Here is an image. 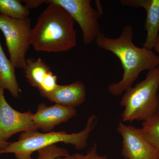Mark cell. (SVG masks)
<instances>
[{"label":"cell","mask_w":159,"mask_h":159,"mask_svg":"<svg viewBox=\"0 0 159 159\" xmlns=\"http://www.w3.org/2000/svg\"><path fill=\"white\" fill-rule=\"evenodd\" d=\"M42 96L51 102L75 108L85 102L86 87L81 81H76L67 85H58L54 91Z\"/></svg>","instance_id":"obj_11"},{"label":"cell","mask_w":159,"mask_h":159,"mask_svg":"<svg viewBox=\"0 0 159 159\" xmlns=\"http://www.w3.org/2000/svg\"><path fill=\"white\" fill-rule=\"evenodd\" d=\"M0 14L14 19L29 17L30 11L19 0H0Z\"/></svg>","instance_id":"obj_14"},{"label":"cell","mask_w":159,"mask_h":159,"mask_svg":"<svg viewBox=\"0 0 159 159\" xmlns=\"http://www.w3.org/2000/svg\"><path fill=\"white\" fill-rule=\"evenodd\" d=\"M38 156L36 159H57L59 157L66 156L70 154L66 148L53 145L45 147L37 151ZM29 159H33L30 158Z\"/></svg>","instance_id":"obj_16"},{"label":"cell","mask_w":159,"mask_h":159,"mask_svg":"<svg viewBox=\"0 0 159 159\" xmlns=\"http://www.w3.org/2000/svg\"><path fill=\"white\" fill-rule=\"evenodd\" d=\"M97 122V117L92 115L88 119L85 128L76 133L68 134L64 131L45 133L37 130L23 132L16 142L9 143L0 150V154L13 153L17 159H29L34 152L60 142L74 145L78 150L82 149L86 147L89 136Z\"/></svg>","instance_id":"obj_3"},{"label":"cell","mask_w":159,"mask_h":159,"mask_svg":"<svg viewBox=\"0 0 159 159\" xmlns=\"http://www.w3.org/2000/svg\"><path fill=\"white\" fill-rule=\"evenodd\" d=\"M117 131L122 138V155L126 159H159V153L141 128L119 122Z\"/></svg>","instance_id":"obj_7"},{"label":"cell","mask_w":159,"mask_h":159,"mask_svg":"<svg viewBox=\"0 0 159 159\" xmlns=\"http://www.w3.org/2000/svg\"><path fill=\"white\" fill-rule=\"evenodd\" d=\"M62 7L75 21L82 31L83 41L89 45L95 40L100 31L99 22L102 13L91 6L90 0H45Z\"/></svg>","instance_id":"obj_6"},{"label":"cell","mask_w":159,"mask_h":159,"mask_svg":"<svg viewBox=\"0 0 159 159\" xmlns=\"http://www.w3.org/2000/svg\"><path fill=\"white\" fill-rule=\"evenodd\" d=\"M58 85L57 83V76L51 71L48 74L38 90L41 95H43L54 91Z\"/></svg>","instance_id":"obj_18"},{"label":"cell","mask_w":159,"mask_h":159,"mask_svg":"<svg viewBox=\"0 0 159 159\" xmlns=\"http://www.w3.org/2000/svg\"><path fill=\"white\" fill-rule=\"evenodd\" d=\"M15 69L6 56L0 42V88L8 90L12 97L19 98L21 90L16 76Z\"/></svg>","instance_id":"obj_12"},{"label":"cell","mask_w":159,"mask_h":159,"mask_svg":"<svg viewBox=\"0 0 159 159\" xmlns=\"http://www.w3.org/2000/svg\"><path fill=\"white\" fill-rule=\"evenodd\" d=\"M45 0H25V6L28 9H35L45 3Z\"/></svg>","instance_id":"obj_19"},{"label":"cell","mask_w":159,"mask_h":159,"mask_svg":"<svg viewBox=\"0 0 159 159\" xmlns=\"http://www.w3.org/2000/svg\"><path fill=\"white\" fill-rule=\"evenodd\" d=\"M48 4L32 28L31 45L39 52L68 51L77 45L74 20L61 6Z\"/></svg>","instance_id":"obj_2"},{"label":"cell","mask_w":159,"mask_h":159,"mask_svg":"<svg viewBox=\"0 0 159 159\" xmlns=\"http://www.w3.org/2000/svg\"><path fill=\"white\" fill-rule=\"evenodd\" d=\"M31 20L14 19L0 14V31L2 32L9 55L15 68L23 69L26 55L31 45Z\"/></svg>","instance_id":"obj_5"},{"label":"cell","mask_w":159,"mask_h":159,"mask_svg":"<svg viewBox=\"0 0 159 159\" xmlns=\"http://www.w3.org/2000/svg\"><path fill=\"white\" fill-rule=\"evenodd\" d=\"M142 133L159 153V115L155 114L143 121Z\"/></svg>","instance_id":"obj_15"},{"label":"cell","mask_w":159,"mask_h":159,"mask_svg":"<svg viewBox=\"0 0 159 159\" xmlns=\"http://www.w3.org/2000/svg\"><path fill=\"white\" fill-rule=\"evenodd\" d=\"M9 143H10L9 142L3 141V140L0 138V150L4 149V148L7 147V146L9 145Z\"/></svg>","instance_id":"obj_20"},{"label":"cell","mask_w":159,"mask_h":159,"mask_svg":"<svg viewBox=\"0 0 159 159\" xmlns=\"http://www.w3.org/2000/svg\"><path fill=\"white\" fill-rule=\"evenodd\" d=\"M120 2L124 6L145 9L147 36L143 47L152 50L159 34V0H121Z\"/></svg>","instance_id":"obj_10"},{"label":"cell","mask_w":159,"mask_h":159,"mask_svg":"<svg viewBox=\"0 0 159 159\" xmlns=\"http://www.w3.org/2000/svg\"><path fill=\"white\" fill-rule=\"evenodd\" d=\"M106 156H100L97 152V145L96 143L94 144L87 153L85 155L76 153L66 156L59 157L57 159H107Z\"/></svg>","instance_id":"obj_17"},{"label":"cell","mask_w":159,"mask_h":159,"mask_svg":"<svg viewBox=\"0 0 159 159\" xmlns=\"http://www.w3.org/2000/svg\"><path fill=\"white\" fill-rule=\"evenodd\" d=\"M157 114L159 115V89L158 93V106L157 109Z\"/></svg>","instance_id":"obj_22"},{"label":"cell","mask_w":159,"mask_h":159,"mask_svg":"<svg viewBox=\"0 0 159 159\" xmlns=\"http://www.w3.org/2000/svg\"><path fill=\"white\" fill-rule=\"evenodd\" d=\"M77 115L75 108L55 103L48 106L45 103L38 105L37 111L32 116V120L37 129L51 132L61 123L67 122Z\"/></svg>","instance_id":"obj_9"},{"label":"cell","mask_w":159,"mask_h":159,"mask_svg":"<svg viewBox=\"0 0 159 159\" xmlns=\"http://www.w3.org/2000/svg\"><path fill=\"white\" fill-rule=\"evenodd\" d=\"M153 49H154L155 51L157 53L158 56L159 57V34L158 36L157 39L156 41V42L155 43V44L154 47ZM159 68V65L158 66Z\"/></svg>","instance_id":"obj_21"},{"label":"cell","mask_w":159,"mask_h":159,"mask_svg":"<svg viewBox=\"0 0 159 159\" xmlns=\"http://www.w3.org/2000/svg\"><path fill=\"white\" fill-rule=\"evenodd\" d=\"M159 89V68L149 71L145 79L124 92L120 102L124 107L123 122L147 120L157 113Z\"/></svg>","instance_id":"obj_4"},{"label":"cell","mask_w":159,"mask_h":159,"mask_svg":"<svg viewBox=\"0 0 159 159\" xmlns=\"http://www.w3.org/2000/svg\"><path fill=\"white\" fill-rule=\"evenodd\" d=\"M133 35L132 27L126 25L118 37L111 38L101 32L95 40L99 48L115 54L122 65V79L108 87L109 92L114 96L122 95L132 86L142 71L154 70L159 65L157 54L152 50L137 47L133 41Z\"/></svg>","instance_id":"obj_1"},{"label":"cell","mask_w":159,"mask_h":159,"mask_svg":"<svg viewBox=\"0 0 159 159\" xmlns=\"http://www.w3.org/2000/svg\"><path fill=\"white\" fill-rule=\"evenodd\" d=\"M30 111L20 112L9 105L4 96V90L0 88V138L7 142L19 132L38 130L32 120Z\"/></svg>","instance_id":"obj_8"},{"label":"cell","mask_w":159,"mask_h":159,"mask_svg":"<svg viewBox=\"0 0 159 159\" xmlns=\"http://www.w3.org/2000/svg\"><path fill=\"white\" fill-rule=\"evenodd\" d=\"M23 70L29 84L38 89L51 71L50 66L40 57L36 59L32 57L26 58L25 66Z\"/></svg>","instance_id":"obj_13"}]
</instances>
